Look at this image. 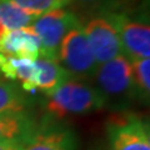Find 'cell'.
Returning a JSON list of instances; mask_svg holds the SVG:
<instances>
[{
	"label": "cell",
	"instance_id": "obj_1",
	"mask_svg": "<svg viewBox=\"0 0 150 150\" xmlns=\"http://www.w3.org/2000/svg\"><path fill=\"white\" fill-rule=\"evenodd\" d=\"M44 108L46 115L60 120L68 115H84L105 109V103L96 86L69 78L46 94Z\"/></svg>",
	"mask_w": 150,
	"mask_h": 150
},
{
	"label": "cell",
	"instance_id": "obj_2",
	"mask_svg": "<svg viewBox=\"0 0 150 150\" xmlns=\"http://www.w3.org/2000/svg\"><path fill=\"white\" fill-rule=\"evenodd\" d=\"M94 79L108 109L125 111L137 100L131 63L124 54L98 65Z\"/></svg>",
	"mask_w": 150,
	"mask_h": 150
},
{
	"label": "cell",
	"instance_id": "obj_3",
	"mask_svg": "<svg viewBox=\"0 0 150 150\" xmlns=\"http://www.w3.org/2000/svg\"><path fill=\"white\" fill-rule=\"evenodd\" d=\"M108 150H150L149 123L133 111H119L105 124Z\"/></svg>",
	"mask_w": 150,
	"mask_h": 150
},
{
	"label": "cell",
	"instance_id": "obj_4",
	"mask_svg": "<svg viewBox=\"0 0 150 150\" xmlns=\"http://www.w3.org/2000/svg\"><path fill=\"white\" fill-rule=\"evenodd\" d=\"M58 62L70 78L83 81H89L94 78L98 64L84 34L81 23L71 28L63 38Z\"/></svg>",
	"mask_w": 150,
	"mask_h": 150
},
{
	"label": "cell",
	"instance_id": "obj_5",
	"mask_svg": "<svg viewBox=\"0 0 150 150\" xmlns=\"http://www.w3.org/2000/svg\"><path fill=\"white\" fill-rule=\"evenodd\" d=\"M78 24H80V20L76 14L64 8L54 9L38 16L31 26L40 40L39 56L58 62L59 48L63 38Z\"/></svg>",
	"mask_w": 150,
	"mask_h": 150
},
{
	"label": "cell",
	"instance_id": "obj_6",
	"mask_svg": "<svg viewBox=\"0 0 150 150\" xmlns=\"http://www.w3.org/2000/svg\"><path fill=\"white\" fill-rule=\"evenodd\" d=\"M104 15L118 30L123 54L130 62L149 59L150 55V26L145 18L129 16L125 11H110Z\"/></svg>",
	"mask_w": 150,
	"mask_h": 150
},
{
	"label": "cell",
	"instance_id": "obj_7",
	"mask_svg": "<svg viewBox=\"0 0 150 150\" xmlns=\"http://www.w3.org/2000/svg\"><path fill=\"white\" fill-rule=\"evenodd\" d=\"M21 150H79V140L71 126L46 115L36 123Z\"/></svg>",
	"mask_w": 150,
	"mask_h": 150
},
{
	"label": "cell",
	"instance_id": "obj_8",
	"mask_svg": "<svg viewBox=\"0 0 150 150\" xmlns=\"http://www.w3.org/2000/svg\"><path fill=\"white\" fill-rule=\"evenodd\" d=\"M83 30L98 65L123 54L118 30L104 14H94L89 18Z\"/></svg>",
	"mask_w": 150,
	"mask_h": 150
},
{
	"label": "cell",
	"instance_id": "obj_9",
	"mask_svg": "<svg viewBox=\"0 0 150 150\" xmlns=\"http://www.w3.org/2000/svg\"><path fill=\"white\" fill-rule=\"evenodd\" d=\"M0 54L35 62L40 55L39 36L31 25L8 30L0 39Z\"/></svg>",
	"mask_w": 150,
	"mask_h": 150
},
{
	"label": "cell",
	"instance_id": "obj_10",
	"mask_svg": "<svg viewBox=\"0 0 150 150\" xmlns=\"http://www.w3.org/2000/svg\"><path fill=\"white\" fill-rule=\"evenodd\" d=\"M36 126V120L28 112L0 114V143H20Z\"/></svg>",
	"mask_w": 150,
	"mask_h": 150
},
{
	"label": "cell",
	"instance_id": "obj_11",
	"mask_svg": "<svg viewBox=\"0 0 150 150\" xmlns=\"http://www.w3.org/2000/svg\"><path fill=\"white\" fill-rule=\"evenodd\" d=\"M35 74H34V86L35 90H41L46 94H50L60 84L67 81L70 75L59 62L39 56L34 62Z\"/></svg>",
	"mask_w": 150,
	"mask_h": 150
},
{
	"label": "cell",
	"instance_id": "obj_12",
	"mask_svg": "<svg viewBox=\"0 0 150 150\" xmlns=\"http://www.w3.org/2000/svg\"><path fill=\"white\" fill-rule=\"evenodd\" d=\"M0 74L9 80H18L25 93L34 91V62L0 54Z\"/></svg>",
	"mask_w": 150,
	"mask_h": 150
},
{
	"label": "cell",
	"instance_id": "obj_13",
	"mask_svg": "<svg viewBox=\"0 0 150 150\" xmlns=\"http://www.w3.org/2000/svg\"><path fill=\"white\" fill-rule=\"evenodd\" d=\"M31 105L30 98L21 86L0 79V114L25 112Z\"/></svg>",
	"mask_w": 150,
	"mask_h": 150
},
{
	"label": "cell",
	"instance_id": "obj_14",
	"mask_svg": "<svg viewBox=\"0 0 150 150\" xmlns=\"http://www.w3.org/2000/svg\"><path fill=\"white\" fill-rule=\"evenodd\" d=\"M40 14L25 10L6 0H0V24L6 30L30 26Z\"/></svg>",
	"mask_w": 150,
	"mask_h": 150
},
{
	"label": "cell",
	"instance_id": "obj_15",
	"mask_svg": "<svg viewBox=\"0 0 150 150\" xmlns=\"http://www.w3.org/2000/svg\"><path fill=\"white\" fill-rule=\"evenodd\" d=\"M130 63H131V69H133L137 100H140L148 104L150 98V60L138 59V60H133Z\"/></svg>",
	"mask_w": 150,
	"mask_h": 150
},
{
	"label": "cell",
	"instance_id": "obj_16",
	"mask_svg": "<svg viewBox=\"0 0 150 150\" xmlns=\"http://www.w3.org/2000/svg\"><path fill=\"white\" fill-rule=\"evenodd\" d=\"M68 3L86 13L104 14L118 11L125 4V0H68Z\"/></svg>",
	"mask_w": 150,
	"mask_h": 150
},
{
	"label": "cell",
	"instance_id": "obj_17",
	"mask_svg": "<svg viewBox=\"0 0 150 150\" xmlns=\"http://www.w3.org/2000/svg\"><path fill=\"white\" fill-rule=\"evenodd\" d=\"M13 4H15L19 8H23L25 10H29L36 14H44L51 11L54 9L68 6V0H6Z\"/></svg>",
	"mask_w": 150,
	"mask_h": 150
},
{
	"label": "cell",
	"instance_id": "obj_18",
	"mask_svg": "<svg viewBox=\"0 0 150 150\" xmlns=\"http://www.w3.org/2000/svg\"><path fill=\"white\" fill-rule=\"evenodd\" d=\"M0 150H21L20 143H0Z\"/></svg>",
	"mask_w": 150,
	"mask_h": 150
},
{
	"label": "cell",
	"instance_id": "obj_19",
	"mask_svg": "<svg viewBox=\"0 0 150 150\" xmlns=\"http://www.w3.org/2000/svg\"><path fill=\"white\" fill-rule=\"evenodd\" d=\"M90 150H108V149H106V145L104 144H95L94 146H91Z\"/></svg>",
	"mask_w": 150,
	"mask_h": 150
},
{
	"label": "cell",
	"instance_id": "obj_20",
	"mask_svg": "<svg viewBox=\"0 0 150 150\" xmlns=\"http://www.w3.org/2000/svg\"><path fill=\"white\" fill-rule=\"evenodd\" d=\"M6 31H8V30H6V29H5V28H4V26H3L1 24H0V39H1V38H3V35H4V34H5V33H6Z\"/></svg>",
	"mask_w": 150,
	"mask_h": 150
},
{
	"label": "cell",
	"instance_id": "obj_21",
	"mask_svg": "<svg viewBox=\"0 0 150 150\" xmlns=\"http://www.w3.org/2000/svg\"><path fill=\"white\" fill-rule=\"evenodd\" d=\"M0 79H3V76H1V74H0Z\"/></svg>",
	"mask_w": 150,
	"mask_h": 150
}]
</instances>
